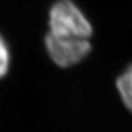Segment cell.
<instances>
[{"label": "cell", "instance_id": "obj_1", "mask_svg": "<svg viewBox=\"0 0 132 132\" xmlns=\"http://www.w3.org/2000/svg\"><path fill=\"white\" fill-rule=\"evenodd\" d=\"M50 34L64 38L88 40L93 26L82 11L72 0H56L49 10Z\"/></svg>", "mask_w": 132, "mask_h": 132}, {"label": "cell", "instance_id": "obj_2", "mask_svg": "<svg viewBox=\"0 0 132 132\" xmlns=\"http://www.w3.org/2000/svg\"><path fill=\"white\" fill-rule=\"evenodd\" d=\"M45 46L52 61L61 68L79 63L92 51V44L86 39L58 37L50 32L46 35Z\"/></svg>", "mask_w": 132, "mask_h": 132}, {"label": "cell", "instance_id": "obj_3", "mask_svg": "<svg viewBox=\"0 0 132 132\" xmlns=\"http://www.w3.org/2000/svg\"><path fill=\"white\" fill-rule=\"evenodd\" d=\"M116 84L124 105L132 112V76L124 71L118 77Z\"/></svg>", "mask_w": 132, "mask_h": 132}, {"label": "cell", "instance_id": "obj_4", "mask_svg": "<svg viewBox=\"0 0 132 132\" xmlns=\"http://www.w3.org/2000/svg\"><path fill=\"white\" fill-rule=\"evenodd\" d=\"M11 65V53L4 39L0 36V78L4 77Z\"/></svg>", "mask_w": 132, "mask_h": 132}, {"label": "cell", "instance_id": "obj_5", "mask_svg": "<svg viewBox=\"0 0 132 132\" xmlns=\"http://www.w3.org/2000/svg\"><path fill=\"white\" fill-rule=\"evenodd\" d=\"M125 72H126V73H128V74H129L130 76H132V62H131V63H130V64L128 65V67L126 68Z\"/></svg>", "mask_w": 132, "mask_h": 132}]
</instances>
